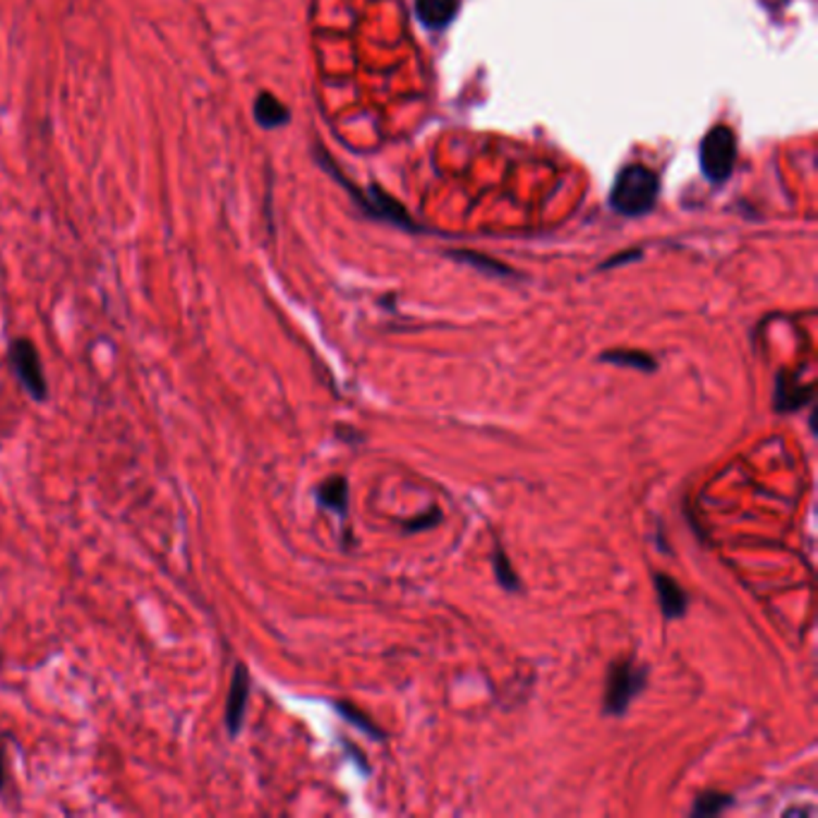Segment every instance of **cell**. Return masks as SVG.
<instances>
[{"instance_id":"obj_10","label":"cell","mask_w":818,"mask_h":818,"mask_svg":"<svg viewBox=\"0 0 818 818\" xmlns=\"http://www.w3.org/2000/svg\"><path fill=\"white\" fill-rule=\"evenodd\" d=\"M367 210H370L375 216L385 218V222L394 224V226H401V228H416L413 226V222L408 218V214L403 212V206L394 200H389L387 194L382 190H370V204H367Z\"/></svg>"},{"instance_id":"obj_16","label":"cell","mask_w":818,"mask_h":818,"mask_svg":"<svg viewBox=\"0 0 818 818\" xmlns=\"http://www.w3.org/2000/svg\"><path fill=\"white\" fill-rule=\"evenodd\" d=\"M334 708H337V713H341V716H343L345 720H349V722L353 725V728L363 730L367 737H373V740H385V732L379 730L377 725H373L370 718H365L358 708H353L351 704H343V701H341V704L334 706Z\"/></svg>"},{"instance_id":"obj_4","label":"cell","mask_w":818,"mask_h":818,"mask_svg":"<svg viewBox=\"0 0 818 818\" xmlns=\"http://www.w3.org/2000/svg\"><path fill=\"white\" fill-rule=\"evenodd\" d=\"M8 361H10V367H13L15 377L20 379L22 389H25L34 401H46V397H49V385H46V375H43L37 345H34L29 339H15L13 343H10Z\"/></svg>"},{"instance_id":"obj_8","label":"cell","mask_w":818,"mask_h":818,"mask_svg":"<svg viewBox=\"0 0 818 818\" xmlns=\"http://www.w3.org/2000/svg\"><path fill=\"white\" fill-rule=\"evenodd\" d=\"M456 0H416L418 20L428 29H444L456 15Z\"/></svg>"},{"instance_id":"obj_7","label":"cell","mask_w":818,"mask_h":818,"mask_svg":"<svg viewBox=\"0 0 818 818\" xmlns=\"http://www.w3.org/2000/svg\"><path fill=\"white\" fill-rule=\"evenodd\" d=\"M653 586H655V595H658V603L663 609L665 619H679L687 615L689 609V597L682 591L670 574H653Z\"/></svg>"},{"instance_id":"obj_18","label":"cell","mask_w":818,"mask_h":818,"mask_svg":"<svg viewBox=\"0 0 818 818\" xmlns=\"http://www.w3.org/2000/svg\"><path fill=\"white\" fill-rule=\"evenodd\" d=\"M5 780H8V762H5V746L0 744V790L5 788Z\"/></svg>"},{"instance_id":"obj_15","label":"cell","mask_w":818,"mask_h":818,"mask_svg":"<svg viewBox=\"0 0 818 818\" xmlns=\"http://www.w3.org/2000/svg\"><path fill=\"white\" fill-rule=\"evenodd\" d=\"M449 257L464 262V264H470V267H476V269L486 272V274H492V276H512L514 274L509 267H504V264L494 262L490 257H482V255H478V252L456 250V252H449Z\"/></svg>"},{"instance_id":"obj_5","label":"cell","mask_w":818,"mask_h":818,"mask_svg":"<svg viewBox=\"0 0 818 818\" xmlns=\"http://www.w3.org/2000/svg\"><path fill=\"white\" fill-rule=\"evenodd\" d=\"M248 701H250V672L243 663H238L234 670V679H230V689L226 699V730L230 737H238L240 730H243Z\"/></svg>"},{"instance_id":"obj_2","label":"cell","mask_w":818,"mask_h":818,"mask_svg":"<svg viewBox=\"0 0 818 818\" xmlns=\"http://www.w3.org/2000/svg\"><path fill=\"white\" fill-rule=\"evenodd\" d=\"M649 682V667H637L629 660H617L609 665L603 694L605 716L621 718L629 710L631 701L637 699Z\"/></svg>"},{"instance_id":"obj_17","label":"cell","mask_w":818,"mask_h":818,"mask_svg":"<svg viewBox=\"0 0 818 818\" xmlns=\"http://www.w3.org/2000/svg\"><path fill=\"white\" fill-rule=\"evenodd\" d=\"M440 521H442V514H440V509H437V506H432V509H428V514H425V516H418V518H413V521H406V531L408 533L425 531V528H432L435 524H440Z\"/></svg>"},{"instance_id":"obj_3","label":"cell","mask_w":818,"mask_h":818,"mask_svg":"<svg viewBox=\"0 0 818 818\" xmlns=\"http://www.w3.org/2000/svg\"><path fill=\"white\" fill-rule=\"evenodd\" d=\"M737 161V137L728 125L713 128L701 144V168L710 183H725L730 178Z\"/></svg>"},{"instance_id":"obj_9","label":"cell","mask_w":818,"mask_h":818,"mask_svg":"<svg viewBox=\"0 0 818 818\" xmlns=\"http://www.w3.org/2000/svg\"><path fill=\"white\" fill-rule=\"evenodd\" d=\"M317 504L334 514H345L349 509V480L343 476H331L317 488Z\"/></svg>"},{"instance_id":"obj_14","label":"cell","mask_w":818,"mask_h":818,"mask_svg":"<svg viewBox=\"0 0 818 818\" xmlns=\"http://www.w3.org/2000/svg\"><path fill=\"white\" fill-rule=\"evenodd\" d=\"M732 806V794H722V792H704L701 797L694 802V809H691V816L696 818H708V816H718L725 809Z\"/></svg>"},{"instance_id":"obj_12","label":"cell","mask_w":818,"mask_h":818,"mask_svg":"<svg viewBox=\"0 0 818 818\" xmlns=\"http://www.w3.org/2000/svg\"><path fill=\"white\" fill-rule=\"evenodd\" d=\"M255 118L262 128H281L288 123V109L272 95H262L255 101Z\"/></svg>"},{"instance_id":"obj_1","label":"cell","mask_w":818,"mask_h":818,"mask_svg":"<svg viewBox=\"0 0 818 818\" xmlns=\"http://www.w3.org/2000/svg\"><path fill=\"white\" fill-rule=\"evenodd\" d=\"M660 183L658 176L646 166H627L619 173L613 194H609V204L613 210L625 216H641L653 210L655 200H658Z\"/></svg>"},{"instance_id":"obj_6","label":"cell","mask_w":818,"mask_h":818,"mask_svg":"<svg viewBox=\"0 0 818 818\" xmlns=\"http://www.w3.org/2000/svg\"><path fill=\"white\" fill-rule=\"evenodd\" d=\"M814 399L811 385H800L797 379L790 377L785 370L776 377V399L773 406L778 413H794L804 406H809Z\"/></svg>"},{"instance_id":"obj_11","label":"cell","mask_w":818,"mask_h":818,"mask_svg":"<svg viewBox=\"0 0 818 818\" xmlns=\"http://www.w3.org/2000/svg\"><path fill=\"white\" fill-rule=\"evenodd\" d=\"M603 363H609V365H617V367H631V370H639V373H655L658 370V361L653 358L651 353L646 351H607L601 355Z\"/></svg>"},{"instance_id":"obj_13","label":"cell","mask_w":818,"mask_h":818,"mask_svg":"<svg viewBox=\"0 0 818 818\" xmlns=\"http://www.w3.org/2000/svg\"><path fill=\"white\" fill-rule=\"evenodd\" d=\"M492 569H494V579H498V583L502 586L504 591H509V593L521 591V581H518V576H516V571L512 567V559L504 555L502 548H494Z\"/></svg>"}]
</instances>
